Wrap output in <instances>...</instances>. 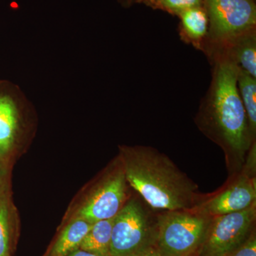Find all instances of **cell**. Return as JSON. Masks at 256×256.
<instances>
[{
  "mask_svg": "<svg viewBox=\"0 0 256 256\" xmlns=\"http://www.w3.org/2000/svg\"><path fill=\"white\" fill-rule=\"evenodd\" d=\"M210 62L213 67L212 82L195 122L204 134L222 148L229 172L239 174L256 138L239 95L238 68L222 57Z\"/></svg>",
  "mask_w": 256,
  "mask_h": 256,
  "instance_id": "cell-1",
  "label": "cell"
},
{
  "mask_svg": "<svg viewBox=\"0 0 256 256\" xmlns=\"http://www.w3.org/2000/svg\"><path fill=\"white\" fill-rule=\"evenodd\" d=\"M20 234V218L10 184L0 192V256H12Z\"/></svg>",
  "mask_w": 256,
  "mask_h": 256,
  "instance_id": "cell-11",
  "label": "cell"
},
{
  "mask_svg": "<svg viewBox=\"0 0 256 256\" xmlns=\"http://www.w3.org/2000/svg\"><path fill=\"white\" fill-rule=\"evenodd\" d=\"M67 256H104L98 255V254H94V252H86V250H82V249H77L74 252H70Z\"/></svg>",
  "mask_w": 256,
  "mask_h": 256,
  "instance_id": "cell-20",
  "label": "cell"
},
{
  "mask_svg": "<svg viewBox=\"0 0 256 256\" xmlns=\"http://www.w3.org/2000/svg\"><path fill=\"white\" fill-rule=\"evenodd\" d=\"M34 106L18 86L0 84V163L10 168L36 134Z\"/></svg>",
  "mask_w": 256,
  "mask_h": 256,
  "instance_id": "cell-4",
  "label": "cell"
},
{
  "mask_svg": "<svg viewBox=\"0 0 256 256\" xmlns=\"http://www.w3.org/2000/svg\"><path fill=\"white\" fill-rule=\"evenodd\" d=\"M118 156L130 186L153 210H193L203 201L196 184L156 148L122 144Z\"/></svg>",
  "mask_w": 256,
  "mask_h": 256,
  "instance_id": "cell-2",
  "label": "cell"
},
{
  "mask_svg": "<svg viewBox=\"0 0 256 256\" xmlns=\"http://www.w3.org/2000/svg\"><path fill=\"white\" fill-rule=\"evenodd\" d=\"M256 143L254 142L248 152L245 162L240 173L247 175L250 178H256Z\"/></svg>",
  "mask_w": 256,
  "mask_h": 256,
  "instance_id": "cell-18",
  "label": "cell"
},
{
  "mask_svg": "<svg viewBox=\"0 0 256 256\" xmlns=\"http://www.w3.org/2000/svg\"><path fill=\"white\" fill-rule=\"evenodd\" d=\"M238 178L218 194L204 200L194 210L210 217L240 212L256 202V178L239 173Z\"/></svg>",
  "mask_w": 256,
  "mask_h": 256,
  "instance_id": "cell-9",
  "label": "cell"
},
{
  "mask_svg": "<svg viewBox=\"0 0 256 256\" xmlns=\"http://www.w3.org/2000/svg\"><path fill=\"white\" fill-rule=\"evenodd\" d=\"M256 202L246 210L212 218L197 256H226L256 230Z\"/></svg>",
  "mask_w": 256,
  "mask_h": 256,
  "instance_id": "cell-8",
  "label": "cell"
},
{
  "mask_svg": "<svg viewBox=\"0 0 256 256\" xmlns=\"http://www.w3.org/2000/svg\"><path fill=\"white\" fill-rule=\"evenodd\" d=\"M156 216L153 217L142 200L130 197L114 217L111 236V256H137L154 246Z\"/></svg>",
  "mask_w": 256,
  "mask_h": 256,
  "instance_id": "cell-7",
  "label": "cell"
},
{
  "mask_svg": "<svg viewBox=\"0 0 256 256\" xmlns=\"http://www.w3.org/2000/svg\"><path fill=\"white\" fill-rule=\"evenodd\" d=\"M144 0H136V3H138V4H142L143 2H144Z\"/></svg>",
  "mask_w": 256,
  "mask_h": 256,
  "instance_id": "cell-23",
  "label": "cell"
},
{
  "mask_svg": "<svg viewBox=\"0 0 256 256\" xmlns=\"http://www.w3.org/2000/svg\"><path fill=\"white\" fill-rule=\"evenodd\" d=\"M237 86L249 127L252 136L256 138V78L238 68Z\"/></svg>",
  "mask_w": 256,
  "mask_h": 256,
  "instance_id": "cell-15",
  "label": "cell"
},
{
  "mask_svg": "<svg viewBox=\"0 0 256 256\" xmlns=\"http://www.w3.org/2000/svg\"><path fill=\"white\" fill-rule=\"evenodd\" d=\"M142 4L152 9L178 16L186 10L203 6V0H144Z\"/></svg>",
  "mask_w": 256,
  "mask_h": 256,
  "instance_id": "cell-16",
  "label": "cell"
},
{
  "mask_svg": "<svg viewBox=\"0 0 256 256\" xmlns=\"http://www.w3.org/2000/svg\"><path fill=\"white\" fill-rule=\"evenodd\" d=\"M213 217L195 210L156 215V250L162 256H197Z\"/></svg>",
  "mask_w": 256,
  "mask_h": 256,
  "instance_id": "cell-5",
  "label": "cell"
},
{
  "mask_svg": "<svg viewBox=\"0 0 256 256\" xmlns=\"http://www.w3.org/2000/svg\"><path fill=\"white\" fill-rule=\"evenodd\" d=\"M226 256H256V230L245 242Z\"/></svg>",
  "mask_w": 256,
  "mask_h": 256,
  "instance_id": "cell-17",
  "label": "cell"
},
{
  "mask_svg": "<svg viewBox=\"0 0 256 256\" xmlns=\"http://www.w3.org/2000/svg\"><path fill=\"white\" fill-rule=\"evenodd\" d=\"M92 225L82 220H74L60 224L56 236L43 256H67L80 248Z\"/></svg>",
  "mask_w": 256,
  "mask_h": 256,
  "instance_id": "cell-13",
  "label": "cell"
},
{
  "mask_svg": "<svg viewBox=\"0 0 256 256\" xmlns=\"http://www.w3.org/2000/svg\"><path fill=\"white\" fill-rule=\"evenodd\" d=\"M222 57L256 78V30L242 34L227 43L210 62Z\"/></svg>",
  "mask_w": 256,
  "mask_h": 256,
  "instance_id": "cell-10",
  "label": "cell"
},
{
  "mask_svg": "<svg viewBox=\"0 0 256 256\" xmlns=\"http://www.w3.org/2000/svg\"><path fill=\"white\" fill-rule=\"evenodd\" d=\"M9 168L0 163V192L10 185Z\"/></svg>",
  "mask_w": 256,
  "mask_h": 256,
  "instance_id": "cell-19",
  "label": "cell"
},
{
  "mask_svg": "<svg viewBox=\"0 0 256 256\" xmlns=\"http://www.w3.org/2000/svg\"><path fill=\"white\" fill-rule=\"evenodd\" d=\"M208 18L202 52L208 60L229 42L256 30V0H203Z\"/></svg>",
  "mask_w": 256,
  "mask_h": 256,
  "instance_id": "cell-6",
  "label": "cell"
},
{
  "mask_svg": "<svg viewBox=\"0 0 256 256\" xmlns=\"http://www.w3.org/2000/svg\"><path fill=\"white\" fill-rule=\"evenodd\" d=\"M130 188L122 162L117 156L77 193L60 224L74 220L94 224L114 218L131 196Z\"/></svg>",
  "mask_w": 256,
  "mask_h": 256,
  "instance_id": "cell-3",
  "label": "cell"
},
{
  "mask_svg": "<svg viewBox=\"0 0 256 256\" xmlns=\"http://www.w3.org/2000/svg\"><path fill=\"white\" fill-rule=\"evenodd\" d=\"M137 256H162L159 252L156 250V248L152 246L150 248L146 249V250L141 252Z\"/></svg>",
  "mask_w": 256,
  "mask_h": 256,
  "instance_id": "cell-21",
  "label": "cell"
},
{
  "mask_svg": "<svg viewBox=\"0 0 256 256\" xmlns=\"http://www.w3.org/2000/svg\"><path fill=\"white\" fill-rule=\"evenodd\" d=\"M119 2L124 8H130L132 4H136V0H119Z\"/></svg>",
  "mask_w": 256,
  "mask_h": 256,
  "instance_id": "cell-22",
  "label": "cell"
},
{
  "mask_svg": "<svg viewBox=\"0 0 256 256\" xmlns=\"http://www.w3.org/2000/svg\"><path fill=\"white\" fill-rule=\"evenodd\" d=\"M114 217L92 224V228L84 238L80 249L98 255L111 256V236Z\"/></svg>",
  "mask_w": 256,
  "mask_h": 256,
  "instance_id": "cell-14",
  "label": "cell"
},
{
  "mask_svg": "<svg viewBox=\"0 0 256 256\" xmlns=\"http://www.w3.org/2000/svg\"><path fill=\"white\" fill-rule=\"evenodd\" d=\"M178 35L182 41L203 50L208 31V18L203 6L183 12L178 16Z\"/></svg>",
  "mask_w": 256,
  "mask_h": 256,
  "instance_id": "cell-12",
  "label": "cell"
}]
</instances>
